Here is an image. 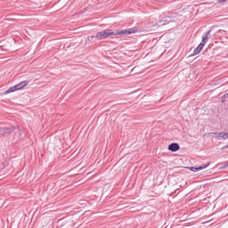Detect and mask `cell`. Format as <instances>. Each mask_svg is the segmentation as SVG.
I'll return each mask as SVG.
<instances>
[{"label":"cell","mask_w":228,"mask_h":228,"mask_svg":"<svg viewBox=\"0 0 228 228\" xmlns=\"http://www.w3.org/2000/svg\"><path fill=\"white\" fill-rule=\"evenodd\" d=\"M227 166H228V165H227V163H226V164L223 165L220 167V168H225L227 167Z\"/></svg>","instance_id":"obj_9"},{"label":"cell","mask_w":228,"mask_h":228,"mask_svg":"<svg viewBox=\"0 0 228 228\" xmlns=\"http://www.w3.org/2000/svg\"><path fill=\"white\" fill-rule=\"evenodd\" d=\"M113 33H114L111 31H104L98 33L96 35V37L98 38H105L110 36L111 35H112Z\"/></svg>","instance_id":"obj_4"},{"label":"cell","mask_w":228,"mask_h":228,"mask_svg":"<svg viewBox=\"0 0 228 228\" xmlns=\"http://www.w3.org/2000/svg\"><path fill=\"white\" fill-rule=\"evenodd\" d=\"M209 165V163H208V165H202L198 166L193 167H191L188 168L190 169V170H191V171H193V172H198V171H200V170H202V169L206 168Z\"/></svg>","instance_id":"obj_6"},{"label":"cell","mask_w":228,"mask_h":228,"mask_svg":"<svg viewBox=\"0 0 228 228\" xmlns=\"http://www.w3.org/2000/svg\"><path fill=\"white\" fill-rule=\"evenodd\" d=\"M138 31L136 29L134 28H131L128 30H123V31H120L118 32L116 34L117 35H126V34H131V33H135Z\"/></svg>","instance_id":"obj_5"},{"label":"cell","mask_w":228,"mask_h":228,"mask_svg":"<svg viewBox=\"0 0 228 228\" xmlns=\"http://www.w3.org/2000/svg\"><path fill=\"white\" fill-rule=\"evenodd\" d=\"M226 1H227V0H218V2L219 3H223V2Z\"/></svg>","instance_id":"obj_8"},{"label":"cell","mask_w":228,"mask_h":228,"mask_svg":"<svg viewBox=\"0 0 228 228\" xmlns=\"http://www.w3.org/2000/svg\"><path fill=\"white\" fill-rule=\"evenodd\" d=\"M206 136H211L218 139H226L228 138V133L226 132H214L206 134Z\"/></svg>","instance_id":"obj_3"},{"label":"cell","mask_w":228,"mask_h":228,"mask_svg":"<svg viewBox=\"0 0 228 228\" xmlns=\"http://www.w3.org/2000/svg\"><path fill=\"white\" fill-rule=\"evenodd\" d=\"M28 83V81H22V82L19 83L18 84L10 88L8 90H6L5 92V94H8L11 93L15 92V91H17V90L22 89L24 88L26 86Z\"/></svg>","instance_id":"obj_2"},{"label":"cell","mask_w":228,"mask_h":228,"mask_svg":"<svg viewBox=\"0 0 228 228\" xmlns=\"http://www.w3.org/2000/svg\"><path fill=\"white\" fill-rule=\"evenodd\" d=\"M179 149H180V146L179 145L176 143H172L168 147V149L169 150L173 152L177 151Z\"/></svg>","instance_id":"obj_7"},{"label":"cell","mask_w":228,"mask_h":228,"mask_svg":"<svg viewBox=\"0 0 228 228\" xmlns=\"http://www.w3.org/2000/svg\"><path fill=\"white\" fill-rule=\"evenodd\" d=\"M209 35V32H208L207 33H206V35L203 38L202 41L201 42V43H200V45H199V46L195 49V50H194V52H193V54H191V56H190V57H191V56H195V55H197L198 54H199L200 53V52L202 51V49L204 47L205 43L207 42L208 40Z\"/></svg>","instance_id":"obj_1"}]
</instances>
